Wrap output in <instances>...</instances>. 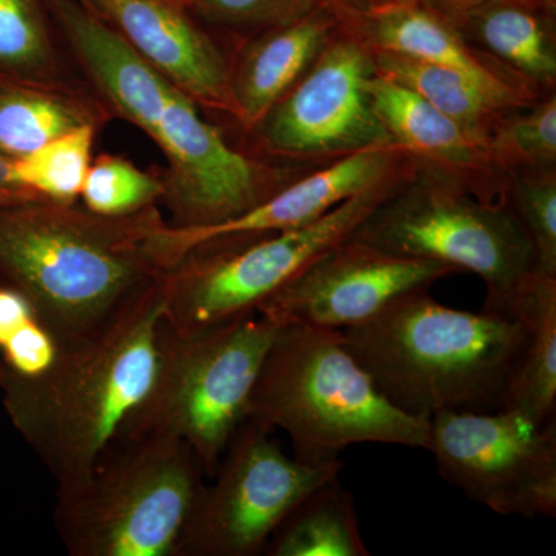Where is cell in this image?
Here are the masks:
<instances>
[{
  "mask_svg": "<svg viewBox=\"0 0 556 556\" xmlns=\"http://www.w3.org/2000/svg\"><path fill=\"white\" fill-rule=\"evenodd\" d=\"M164 278L100 338L62 350L47 375L0 372L7 415L49 468L58 493L89 478L153 386L166 334Z\"/></svg>",
  "mask_w": 556,
  "mask_h": 556,
  "instance_id": "cell-2",
  "label": "cell"
},
{
  "mask_svg": "<svg viewBox=\"0 0 556 556\" xmlns=\"http://www.w3.org/2000/svg\"><path fill=\"white\" fill-rule=\"evenodd\" d=\"M49 201L25 186L14 169V160L0 155V207L16 204Z\"/></svg>",
  "mask_w": 556,
  "mask_h": 556,
  "instance_id": "cell-31",
  "label": "cell"
},
{
  "mask_svg": "<svg viewBox=\"0 0 556 556\" xmlns=\"http://www.w3.org/2000/svg\"><path fill=\"white\" fill-rule=\"evenodd\" d=\"M511 214L532 244L535 273L556 278V178L551 167H530L514 179Z\"/></svg>",
  "mask_w": 556,
  "mask_h": 556,
  "instance_id": "cell-28",
  "label": "cell"
},
{
  "mask_svg": "<svg viewBox=\"0 0 556 556\" xmlns=\"http://www.w3.org/2000/svg\"><path fill=\"white\" fill-rule=\"evenodd\" d=\"M340 334L394 407L430 419L503 407L525 328L514 314L448 308L419 289Z\"/></svg>",
  "mask_w": 556,
  "mask_h": 556,
  "instance_id": "cell-3",
  "label": "cell"
},
{
  "mask_svg": "<svg viewBox=\"0 0 556 556\" xmlns=\"http://www.w3.org/2000/svg\"><path fill=\"white\" fill-rule=\"evenodd\" d=\"M268 556H368L353 496L329 479L309 493L269 538Z\"/></svg>",
  "mask_w": 556,
  "mask_h": 556,
  "instance_id": "cell-22",
  "label": "cell"
},
{
  "mask_svg": "<svg viewBox=\"0 0 556 556\" xmlns=\"http://www.w3.org/2000/svg\"><path fill=\"white\" fill-rule=\"evenodd\" d=\"M493 163L551 167L556 159V101L551 98L527 115L501 121L490 137Z\"/></svg>",
  "mask_w": 556,
  "mask_h": 556,
  "instance_id": "cell-30",
  "label": "cell"
},
{
  "mask_svg": "<svg viewBox=\"0 0 556 556\" xmlns=\"http://www.w3.org/2000/svg\"><path fill=\"white\" fill-rule=\"evenodd\" d=\"M0 75L87 84L58 30L49 0H0Z\"/></svg>",
  "mask_w": 556,
  "mask_h": 556,
  "instance_id": "cell-23",
  "label": "cell"
},
{
  "mask_svg": "<svg viewBox=\"0 0 556 556\" xmlns=\"http://www.w3.org/2000/svg\"><path fill=\"white\" fill-rule=\"evenodd\" d=\"M372 73L375 60L367 43L356 39L328 42L251 134L266 152L281 156L348 155L391 146L369 101Z\"/></svg>",
  "mask_w": 556,
  "mask_h": 556,
  "instance_id": "cell-11",
  "label": "cell"
},
{
  "mask_svg": "<svg viewBox=\"0 0 556 556\" xmlns=\"http://www.w3.org/2000/svg\"><path fill=\"white\" fill-rule=\"evenodd\" d=\"M204 478L181 439L118 434L86 481L58 493L54 525L73 556H178Z\"/></svg>",
  "mask_w": 556,
  "mask_h": 556,
  "instance_id": "cell-5",
  "label": "cell"
},
{
  "mask_svg": "<svg viewBox=\"0 0 556 556\" xmlns=\"http://www.w3.org/2000/svg\"><path fill=\"white\" fill-rule=\"evenodd\" d=\"M49 5L80 76L115 118L155 138L177 87L80 0H49Z\"/></svg>",
  "mask_w": 556,
  "mask_h": 556,
  "instance_id": "cell-16",
  "label": "cell"
},
{
  "mask_svg": "<svg viewBox=\"0 0 556 556\" xmlns=\"http://www.w3.org/2000/svg\"><path fill=\"white\" fill-rule=\"evenodd\" d=\"M163 197L160 175L144 172L118 155L91 161L80 190V204L94 214L124 217L155 206Z\"/></svg>",
  "mask_w": 556,
  "mask_h": 556,
  "instance_id": "cell-27",
  "label": "cell"
},
{
  "mask_svg": "<svg viewBox=\"0 0 556 556\" xmlns=\"http://www.w3.org/2000/svg\"><path fill=\"white\" fill-rule=\"evenodd\" d=\"M397 182L343 201L302 228L192 252L166 273V321L190 334L255 313L317 255L348 239Z\"/></svg>",
  "mask_w": 556,
  "mask_h": 556,
  "instance_id": "cell-8",
  "label": "cell"
},
{
  "mask_svg": "<svg viewBox=\"0 0 556 556\" xmlns=\"http://www.w3.org/2000/svg\"><path fill=\"white\" fill-rule=\"evenodd\" d=\"M199 108L232 116L230 58L177 0H84Z\"/></svg>",
  "mask_w": 556,
  "mask_h": 556,
  "instance_id": "cell-15",
  "label": "cell"
},
{
  "mask_svg": "<svg viewBox=\"0 0 556 556\" xmlns=\"http://www.w3.org/2000/svg\"><path fill=\"white\" fill-rule=\"evenodd\" d=\"M278 327L257 311L190 334H177L166 321L153 386L118 434L181 439L206 478L214 477L247 422L249 397Z\"/></svg>",
  "mask_w": 556,
  "mask_h": 556,
  "instance_id": "cell-6",
  "label": "cell"
},
{
  "mask_svg": "<svg viewBox=\"0 0 556 556\" xmlns=\"http://www.w3.org/2000/svg\"><path fill=\"white\" fill-rule=\"evenodd\" d=\"M368 94L376 116L399 149L455 169H481L493 163L490 141L468 131L404 84L375 70Z\"/></svg>",
  "mask_w": 556,
  "mask_h": 556,
  "instance_id": "cell-20",
  "label": "cell"
},
{
  "mask_svg": "<svg viewBox=\"0 0 556 556\" xmlns=\"http://www.w3.org/2000/svg\"><path fill=\"white\" fill-rule=\"evenodd\" d=\"M486 49L538 80L555 79L556 56L547 22L530 0H490L471 11Z\"/></svg>",
  "mask_w": 556,
  "mask_h": 556,
  "instance_id": "cell-25",
  "label": "cell"
},
{
  "mask_svg": "<svg viewBox=\"0 0 556 556\" xmlns=\"http://www.w3.org/2000/svg\"><path fill=\"white\" fill-rule=\"evenodd\" d=\"M247 420L291 439L308 466L339 463L356 444L426 448L430 419L408 415L376 388L340 331L278 327L249 397Z\"/></svg>",
  "mask_w": 556,
  "mask_h": 556,
  "instance_id": "cell-4",
  "label": "cell"
},
{
  "mask_svg": "<svg viewBox=\"0 0 556 556\" xmlns=\"http://www.w3.org/2000/svg\"><path fill=\"white\" fill-rule=\"evenodd\" d=\"M80 2H83V3H84V0H80Z\"/></svg>",
  "mask_w": 556,
  "mask_h": 556,
  "instance_id": "cell-37",
  "label": "cell"
},
{
  "mask_svg": "<svg viewBox=\"0 0 556 556\" xmlns=\"http://www.w3.org/2000/svg\"><path fill=\"white\" fill-rule=\"evenodd\" d=\"M375 53L376 72L415 90L431 105L486 141L501 123L500 113L519 101L489 89L457 70L383 51Z\"/></svg>",
  "mask_w": 556,
  "mask_h": 556,
  "instance_id": "cell-24",
  "label": "cell"
},
{
  "mask_svg": "<svg viewBox=\"0 0 556 556\" xmlns=\"http://www.w3.org/2000/svg\"><path fill=\"white\" fill-rule=\"evenodd\" d=\"M153 141L167 160L161 203L174 228H197L239 217L283 188L278 172L230 148L200 108L172 93Z\"/></svg>",
  "mask_w": 556,
  "mask_h": 556,
  "instance_id": "cell-12",
  "label": "cell"
},
{
  "mask_svg": "<svg viewBox=\"0 0 556 556\" xmlns=\"http://www.w3.org/2000/svg\"><path fill=\"white\" fill-rule=\"evenodd\" d=\"M412 2L419 3L424 9L439 13L468 14L471 11L478 10L479 7L485 5L490 0H412Z\"/></svg>",
  "mask_w": 556,
  "mask_h": 556,
  "instance_id": "cell-33",
  "label": "cell"
},
{
  "mask_svg": "<svg viewBox=\"0 0 556 556\" xmlns=\"http://www.w3.org/2000/svg\"><path fill=\"white\" fill-rule=\"evenodd\" d=\"M115 118L89 84H51L0 75V155L20 160L83 126Z\"/></svg>",
  "mask_w": 556,
  "mask_h": 556,
  "instance_id": "cell-18",
  "label": "cell"
},
{
  "mask_svg": "<svg viewBox=\"0 0 556 556\" xmlns=\"http://www.w3.org/2000/svg\"><path fill=\"white\" fill-rule=\"evenodd\" d=\"M401 160L402 149L394 144L348 153L331 166L277 190L239 217L197 228H174L166 222L150 233L146 248L161 268L169 270L192 252L302 228L343 201L399 181L394 174Z\"/></svg>",
  "mask_w": 556,
  "mask_h": 556,
  "instance_id": "cell-14",
  "label": "cell"
},
{
  "mask_svg": "<svg viewBox=\"0 0 556 556\" xmlns=\"http://www.w3.org/2000/svg\"><path fill=\"white\" fill-rule=\"evenodd\" d=\"M177 2L182 3V5H186V7L189 5V0H177Z\"/></svg>",
  "mask_w": 556,
  "mask_h": 556,
  "instance_id": "cell-34",
  "label": "cell"
},
{
  "mask_svg": "<svg viewBox=\"0 0 556 556\" xmlns=\"http://www.w3.org/2000/svg\"><path fill=\"white\" fill-rule=\"evenodd\" d=\"M456 273L434 260L399 257L348 237L317 255L257 313L277 325L342 331L369 320L402 295Z\"/></svg>",
  "mask_w": 556,
  "mask_h": 556,
  "instance_id": "cell-13",
  "label": "cell"
},
{
  "mask_svg": "<svg viewBox=\"0 0 556 556\" xmlns=\"http://www.w3.org/2000/svg\"><path fill=\"white\" fill-rule=\"evenodd\" d=\"M350 237L477 274L486 287L484 308L497 313L510 314L515 289L535 269L532 244L510 208L471 200L452 181L399 182Z\"/></svg>",
  "mask_w": 556,
  "mask_h": 556,
  "instance_id": "cell-7",
  "label": "cell"
},
{
  "mask_svg": "<svg viewBox=\"0 0 556 556\" xmlns=\"http://www.w3.org/2000/svg\"><path fill=\"white\" fill-rule=\"evenodd\" d=\"M396 2H412V0H396Z\"/></svg>",
  "mask_w": 556,
  "mask_h": 556,
  "instance_id": "cell-35",
  "label": "cell"
},
{
  "mask_svg": "<svg viewBox=\"0 0 556 556\" xmlns=\"http://www.w3.org/2000/svg\"><path fill=\"white\" fill-rule=\"evenodd\" d=\"M317 7L316 0H189L192 16L215 38L247 42Z\"/></svg>",
  "mask_w": 556,
  "mask_h": 556,
  "instance_id": "cell-29",
  "label": "cell"
},
{
  "mask_svg": "<svg viewBox=\"0 0 556 556\" xmlns=\"http://www.w3.org/2000/svg\"><path fill=\"white\" fill-rule=\"evenodd\" d=\"M338 13L317 5L241 43L230 58L233 118L251 131L265 118L329 42Z\"/></svg>",
  "mask_w": 556,
  "mask_h": 556,
  "instance_id": "cell-17",
  "label": "cell"
},
{
  "mask_svg": "<svg viewBox=\"0 0 556 556\" xmlns=\"http://www.w3.org/2000/svg\"><path fill=\"white\" fill-rule=\"evenodd\" d=\"M274 431L243 424L204 484L178 556H258L283 519L313 490L340 477L343 463L308 466L289 457Z\"/></svg>",
  "mask_w": 556,
  "mask_h": 556,
  "instance_id": "cell-9",
  "label": "cell"
},
{
  "mask_svg": "<svg viewBox=\"0 0 556 556\" xmlns=\"http://www.w3.org/2000/svg\"><path fill=\"white\" fill-rule=\"evenodd\" d=\"M100 130L94 126L70 130L14 160L17 177L42 199L61 204L78 203Z\"/></svg>",
  "mask_w": 556,
  "mask_h": 556,
  "instance_id": "cell-26",
  "label": "cell"
},
{
  "mask_svg": "<svg viewBox=\"0 0 556 556\" xmlns=\"http://www.w3.org/2000/svg\"><path fill=\"white\" fill-rule=\"evenodd\" d=\"M371 50L457 70L489 89L519 100L518 90L475 56L444 17L415 2H393L351 16Z\"/></svg>",
  "mask_w": 556,
  "mask_h": 556,
  "instance_id": "cell-21",
  "label": "cell"
},
{
  "mask_svg": "<svg viewBox=\"0 0 556 556\" xmlns=\"http://www.w3.org/2000/svg\"><path fill=\"white\" fill-rule=\"evenodd\" d=\"M426 450L448 484L495 514L556 517V417L441 412L430 417Z\"/></svg>",
  "mask_w": 556,
  "mask_h": 556,
  "instance_id": "cell-10",
  "label": "cell"
},
{
  "mask_svg": "<svg viewBox=\"0 0 556 556\" xmlns=\"http://www.w3.org/2000/svg\"><path fill=\"white\" fill-rule=\"evenodd\" d=\"M508 313L525 336L501 408L546 424L556 417V278L530 273L515 289Z\"/></svg>",
  "mask_w": 556,
  "mask_h": 556,
  "instance_id": "cell-19",
  "label": "cell"
},
{
  "mask_svg": "<svg viewBox=\"0 0 556 556\" xmlns=\"http://www.w3.org/2000/svg\"><path fill=\"white\" fill-rule=\"evenodd\" d=\"M159 206L108 217L83 204L0 207V283L28 299L62 350L100 338L166 270L146 248Z\"/></svg>",
  "mask_w": 556,
  "mask_h": 556,
  "instance_id": "cell-1",
  "label": "cell"
},
{
  "mask_svg": "<svg viewBox=\"0 0 556 556\" xmlns=\"http://www.w3.org/2000/svg\"><path fill=\"white\" fill-rule=\"evenodd\" d=\"M0 372H2V365H0Z\"/></svg>",
  "mask_w": 556,
  "mask_h": 556,
  "instance_id": "cell-36",
  "label": "cell"
},
{
  "mask_svg": "<svg viewBox=\"0 0 556 556\" xmlns=\"http://www.w3.org/2000/svg\"><path fill=\"white\" fill-rule=\"evenodd\" d=\"M393 2L396 0H316L317 5L327 7L338 13V16L346 17L358 16Z\"/></svg>",
  "mask_w": 556,
  "mask_h": 556,
  "instance_id": "cell-32",
  "label": "cell"
}]
</instances>
